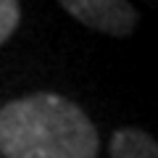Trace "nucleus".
Here are the masks:
<instances>
[{"instance_id": "obj_1", "label": "nucleus", "mask_w": 158, "mask_h": 158, "mask_svg": "<svg viewBox=\"0 0 158 158\" xmlns=\"http://www.w3.org/2000/svg\"><path fill=\"white\" fill-rule=\"evenodd\" d=\"M100 140L85 111L56 92H37L0 108L6 158H95Z\"/></svg>"}, {"instance_id": "obj_2", "label": "nucleus", "mask_w": 158, "mask_h": 158, "mask_svg": "<svg viewBox=\"0 0 158 158\" xmlns=\"http://www.w3.org/2000/svg\"><path fill=\"white\" fill-rule=\"evenodd\" d=\"M58 3L69 16H74L87 29L111 34V37L132 34L140 21L137 8L129 0H58Z\"/></svg>"}, {"instance_id": "obj_3", "label": "nucleus", "mask_w": 158, "mask_h": 158, "mask_svg": "<svg viewBox=\"0 0 158 158\" xmlns=\"http://www.w3.org/2000/svg\"><path fill=\"white\" fill-rule=\"evenodd\" d=\"M111 158H158V142L137 127H124L111 137Z\"/></svg>"}, {"instance_id": "obj_4", "label": "nucleus", "mask_w": 158, "mask_h": 158, "mask_svg": "<svg viewBox=\"0 0 158 158\" xmlns=\"http://www.w3.org/2000/svg\"><path fill=\"white\" fill-rule=\"evenodd\" d=\"M19 21H21L19 0H0V45L11 40V34L16 32Z\"/></svg>"}, {"instance_id": "obj_5", "label": "nucleus", "mask_w": 158, "mask_h": 158, "mask_svg": "<svg viewBox=\"0 0 158 158\" xmlns=\"http://www.w3.org/2000/svg\"><path fill=\"white\" fill-rule=\"evenodd\" d=\"M148 3H150V6H158V0H148Z\"/></svg>"}]
</instances>
